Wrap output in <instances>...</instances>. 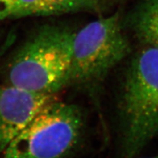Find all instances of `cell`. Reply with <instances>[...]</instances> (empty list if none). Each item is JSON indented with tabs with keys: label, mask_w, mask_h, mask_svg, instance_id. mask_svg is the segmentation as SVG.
Returning <instances> with one entry per match:
<instances>
[{
	"label": "cell",
	"mask_w": 158,
	"mask_h": 158,
	"mask_svg": "<svg viewBox=\"0 0 158 158\" xmlns=\"http://www.w3.org/2000/svg\"><path fill=\"white\" fill-rule=\"evenodd\" d=\"M4 53V50H0V57L2 56V54Z\"/></svg>",
	"instance_id": "9c48e42d"
},
{
	"label": "cell",
	"mask_w": 158,
	"mask_h": 158,
	"mask_svg": "<svg viewBox=\"0 0 158 158\" xmlns=\"http://www.w3.org/2000/svg\"><path fill=\"white\" fill-rule=\"evenodd\" d=\"M83 125L76 106L56 99L10 142L1 158H64L80 140Z\"/></svg>",
	"instance_id": "277c9868"
},
{
	"label": "cell",
	"mask_w": 158,
	"mask_h": 158,
	"mask_svg": "<svg viewBox=\"0 0 158 158\" xmlns=\"http://www.w3.org/2000/svg\"><path fill=\"white\" fill-rule=\"evenodd\" d=\"M19 0H0V21L13 18Z\"/></svg>",
	"instance_id": "ba28073f"
},
{
	"label": "cell",
	"mask_w": 158,
	"mask_h": 158,
	"mask_svg": "<svg viewBox=\"0 0 158 158\" xmlns=\"http://www.w3.org/2000/svg\"><path fill=\"white\" fill-rule=\"evenodd\" d=\"M74 32L57 25L37 30L17 51L8 69L10 84L56 94L68 85Z\"/></svg>",
	"instance_id": "7a4b0ae2"
},
{
	"label": "cell",
	"mask_w": 158,
	"mask_h": 158,
	"mask_svg": "<svg viewBox=\"0 0 158 158\" xmlns=\"http://www.w3.org/2000/svg\"><path fill=\"white\" fill-rule=\"evenodd\" d=\"M56 94L31 92L9 84L0 87V155Z\"/></svg>",
	"instance_id": "5b68a950"
},
{
	"label": "cell",
	"mask_w": 158,
	"mask_h": 158,
	"mask_svg": "<svg viewBox=\"0 0 158 158\" xmlns=\"http://www.w3.org/2000/svg\"><path fill=\"white\" fill-rule=\"evenodd\" d=\"M112 0H19L13 18L100 12Z\"/></svg>",
	"instance_id": "8992f818"
},
{
	"label": "cell",
	"mask_w": 158,
	"mask_h": 158,
	"mask_svg": "<svg viewBox=\"0 0 158 158\" xmlns=\"http://www.w3.org/2000/svg\"><path fill=\"white\" fill-rule=\"evenodd\" d=\"M149 158H158V157H149Z\"/></svg>",
	"instance_id": "30bf717a"
},
{
	"label": "cell",
	"mask_w": 158,
	"mask_h": 158,
	"mask_svg": "<svg viewBox=\"0 0 158 158\" xmlns=\"http://www.w3.org/2000/svg\"><path fill=\"white\" fill-rule=\"evenodd\" d=\"M130 51L118 13L89 23L74 32L68 85L94 88Z\"/></svg>",
	"instance_id": "3957f363"
},
{
	"label": "cell",
	"mask_w": 158,
	"mask_h": 158,
	"mask_svg": "<svg viewBox=\"0 0 158 158\" xmlns=\"http://www.w3.org/2000/svg\"><path fill=\"white\" fill-rule=\"evenodd\" d=\"M123 152L133 158L158 136V48L147 46L126 73L119 102Z\"/></svg>",
	"instance_id": "6da1fadb"
},
{
	"label": "cell",
	"mask_w": 158,
	"mask_h": 158,
	"mask_svg": "<svg viewBox=\"0 0 158 158\" xmlns=\"http://www.w3.org/2000/svg\"><path fill=\"white\" fill-rule=\"evenodd\" d=\"M130 24L142 43L158 48V0H143L133 13Z\"/></svg>",
	"instance_id": "52a82bcc"
}]
</instances>
